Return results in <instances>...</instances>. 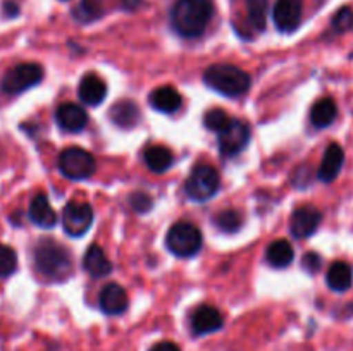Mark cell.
I'll list each match as a JSON object with an SVG mask.
<instances>
[{"instance_id": "1", "label": "cell", "mask_w": 353, "mask_h": 351, "mask_svg": "<svg viewBox=\"0 0 353 351\" xmlns=\"http://www.w3.org/2000/svg\"><path fill=\"white\" fill-rule=\"evenodd\" d=\"M214 17L212 0H176L171 9V26L185 38L205 33Z\"/></svg>"}, {"instance_id": "2", "label": "cell", "mask_w": 353, "mask_h": 351, "mask_svg": "<svg viewBox=\"0 0 353 351\" xmlns=\"http://www.w3.org/2000/svg\"><path fill=\"white\" fill-rule=\"evenodd\" d=\"M203 83L224 96H241L250 89V76L233 64H214L203 72Z\"/></svg>"}, {"instance_id": "3", "label": "cell", "mask_w": 353, "mask_h": 351, "mask_svg": "<svg viewBox=\"0 0 353 351\" xmlns=\"http://www.w3.org/2000/svg\"><path fill=\"white\" fill-rule=\"evenodd\" d=\"M34 265L45 277L62 281L72 270L69 251L54 240H41L34 248Z\"/></svg>"}, {"instance_id": "4", "label": "cell", "mask_w": 353, "mask_h": 351, "mask_svg": "<svg viewBox=\"0 0 353 351\" xmlns=\"http://www.w3.org/2000/svg\"><path fill=\"white\" fill-rule=\"evenodd\" d=\"M202 233L192 222H178L169 229L165 246L178 258H192L202 250Z\"/></svg>"}, {"instance_id": "5", "label": "cell", "mask_w": 353, "mask_h": 351, "mask_svg": "<svg viewBox=\"0 0 353 351\" xmlns=\"http://www.w3.org/2000/svg\"><path fill=\"white\" fill-rule=\"evenodd\" d=\"M221 186V176L216 167L209 164H199L192 169L185 182V191L193 202H205L212 198Z\"/></svg>"}, {"instance_id": "6", "label": "cell", "mask_w": 353, "mask_h": 351, "mask_svg": "<svg viewBox=\"0 0 353 351\" xmlns=\"http://www.w3.org/2000/svg\"><path fill=\"white\" fill-rule=\"evenodd\" d=\"M95 157L90 151H86L85 148H65L59 155V171L62 172V176H65L68 179H72V181L88 179L95 172Z\"/></svg>"}, {"instance_id": "7", "label": "cell", "mask_w": 353, "mask_h": 351, "mask_svg": "<svg viewBox=\"0 0 353 351\" xmlns=\"http://www.w3.org/2000/svg\"><path fill=\"white\" fill-rule=\"evenodd\" d=\"M43 79V67L37 62H23L7 71L2 79V92L7 95H19Z\"/></svg>"}, {"instance_id": "8", "label": "cell", "mask_w": 353, "mask_h": 351, "mask_svg": "<svg viewBox=\"0 0 353 351\" xmlns=\"http://www.w3.org/2000/svg\"><path fill=\"white\" fill-rule=\"evenodd\" d=\"M250 143V127L238 119H231L217 136V145L224 157H234L241 153Z\"/></svg>"}, {"instance_id": "9", "label": "cell", "mask_w": 353, "mask_h": 351, "mask_svg": "<svg viewBox=\"0 0 353 351\" xmlns=\"http://www.w3.org/2000/svg\"><path fill=\"white\" fill-rule=\"evenodd\" d=\"M93 224V209L88 203L71 202L62 212V226L72 237H81L88 233Z\"/></svg>"}, {"instance_id": "10", "label": "cell", "mask_w": 353, "mask_h": 351, "mask_svg": "<svg viewBox=\"0 0 353 351\" xmlns=\"http://www.w3.org/2000/svg\"><path fill=\"white\" fill-rule=\"evenodd\" d=\"M303 0H276L272 19L281 33H293L300 26Z\"/></svg>"}, {"instance_id": "11", "label": "cell", "mask_w": 353, "mask_h": 351, "mask_svg": "<svg viewBox=\"0 0 353 351\" xmlns=\"http://www.w3.org/2000/svg\"><path fill=\"white\" fill-rule=\"evenodd\" d=\"M323 222V213L319 209L312 205H303L293 212L292 220H290V229L295 237H309L319 229Z\"/></svg>"}, {"instance_id": "12", "label": "cell", "mask_w": 353, "mask_h": 351, "mask_svg": "<svg viewBox=\"0 0 353 351\" xmlns=\"http://www.w3.org/2000/svg\"><path fill=\"white\" fill-rule=\"evenodd\" d=\"M224 317L216 306L202 305L192 315V330L195 336H207L223 329Z\"/></svg>"}, {"instance_id": "13", "label": "cell", "mask_w": 353, "mask_h": 351, "mask_svg": "<svg viewBox=\"0 0 353 351\" xmlns=\"http://www.w3.org/2000/svg\"><path fill=\"white\" fill-rule=\"evenodd\" d=\"M55 120L61 129L68 131V133H79L88 124V114H86L85 107L78 105V103H62L55 110Z\"/></svg>"}, {"instance_id": "14", "label": "cell", "mask_w": 353, "mask_h": 351, "mask_svg": "<svg viewBox=\"0 0 353 351\" xmlns=\"http://www.w3.org/2000/svg\"><path fill=\"white\" fill-rule=\"evenodd\" d=\"M99 305L105 315H121V313L126 312L128 305H130L126 289L116 282H110L100 292Z\"/></svg>"}, {"instance_id": "15", "label": "cell", "mask_w": 353, "mask_h": 351, "mask_svg": "<svg viewBox=\"0 0 353 351\" xmlns=\"http://www.w3.org/2000/svg\"><path fill=\"white\" fill-rule=\"evenodd\" d=\"M78 96L85 105H100L107 96L105 81L97 74H85L81 78V81H79Z\"/></svg>"}, {"instance_id": "16", "label": "cell", "mask_w": 353, "mask_h": 351, "mask_svg": "<svg viewBox=\"0 0 353 351\" xmlns=\"http://www.w3.org/2000/svg\"><path fill=\"white\" fill-rule=\"evenodd\" d=\"M345 162V151L343 148L338 143L327 145L326 151H324L323 162H321V167L317 171V178L324 182H331L338 178L341 167H343Z\"/></svg>"}, {"instance_id": "17", "label": "cell", "mask_w": 353, "mask_h": 351, "mask_svg": "<svg viewBox=\"0 0 353 351\" xmlns=\"http://www.w3.org/2000/svg\"><path fill=\"white\" fill-rule=\"evenodd\" d=\"M28 215H30L31 222L37 224L38 227H43V229H50V227H54L57 224V213L52 209L47 195H43V193H38L31 200Z\"/></svg>"}, {"instance_id": "18", "label": "cell", "mask_w": 353, "mask_h": 351, "mask_svg": "<svg viewBox=\"0 0 353 351\" xmlns=\"http://www.w3.org/2000/svg\"><path fill=\"white\" fill-rule=\"evenodd\" d=\"M148 102H150V105L154 107L155 110H159V112L172 114L181 107L183 98L181 93H179L178 89L165 85L155 88L154 92L150 93V96H148Z\"/></svg>"}, {"instance_id": "19", "label": "cell", "mask_w": 353, "mask_h": 351, "mask_svg": "<svg viewBox=\"0 0 353 351\" xmlns=\"http://www.w3.org/2000/svg\"><path fill=\"white\" fill-rule=\"evenodd\" d=\"M83 267L92 277H105L112 272V264L99 244H92L83 258Z\"/></svg>"}, {"instance_id": "20", "label": "cell", "mask_w": 353, "mask_h": 351, "mask_svg": "<svg viewBox=\"0 0 353 351\" xmlns=\"http://www.w3.org/2000/svg\"><path fill=\"white\" fill-rule=\"evenodd\" d=\"M140 109L134 102L131 100H121V102L114 103L112 109H110L109 117L116 126L124 127V129H130V127L137 126L138 120H140Z\"/></svg>"}, {"instance_id": "21", "label": "cell", "mask_w": 353, "mask_h": 351, "mask_svg": "<svg viewBox=\"0 0 353 351\" xmlns=\"http://www.w3.org/2000/svg\"><path fill=\"white\" fill-rule=\"evenodd\" d=\"M145 164L155 174H162V172L169 171L174 164V155L169 150L168 147H162V145H154V147H148L145 150Z\"/></svg>"}, {"instance_id": "22", "label": "cell", "mask_w": 353, "mask_h": 351, "mask_svg": "<svg viewBox=\"0 0 353 351\" xmlns=\"http://www.w3.org/2000/svg\"><path fill=\"white\" fill-rule=\"evenodd\" d=\"M338 116V107L331 96H324V98L317 100L310 110V120L316 127L323 129V127L331 126Z\"/></svg>"}, {"instance_id": "23", "label": "cell", "mask_w": 353, "mask_h": 351, "mask_svg": "<svg viewBox=\"0 0 353 351\" xmlns=\"http://www.w3.org/2000/svg\"><path fill=\"white\" fill-rule=\"evenodd\" d=\"M265 258H268L269 265L274 268H286L292 265L293 258H295V250L286 240H276L272 241L265 251Z\"/></svg>"}, {"instance_id": "24", "label": "cell", "mask_w": 353, "mask_h": 351, "mask_svg": "<svg viewBox=\"0 0 353 351\" xmlns=\"http://www.w3.org/2000/svg\"><path fill=\"white\" fill-rule=\"evenodd\" d=\"M326 282L333 291L345 292L352 288L353 274L347 262H334L331 264L330 270L326 274Z\"/></svg>"}, {"instance_id": "25", "label": "cell", "mask_w": 353, "mask_h": 351, "mask_svg": "<svg viewBox=\"0 0 353 351\" xmlns=\"http://www.w3.org/2000/svg\"><path fill=\"white\" fill-rule=\"evenodd\" d=\"M107 12V0H81L72 16L79 23H92Z\"/></svg>"}, {"instance_id": "26", "label": "cell", "mask_w": 353, "mask_h": 351, "mask_svg": "<svg viewBox=\"0 0 353 351\" xmlns=\"http://www.w3.org/2000/svg\"><path fill=\"white\" fill-rule=\"evenodd\" d=\"M269 2L268 0H247V17L248 24L255 31L265 30V21H268Z\"/></svg>"}, {"instance_id": "27", "label": "cell", "mask_w": 353, "mask_h": 351, "mask_svg": "<svg viewBox=\"0 0 353 351\" xmlns=\"http://www.w3.org/2000/svg\"><path fill=\"white\" fill-rule=\"evenodd\" d=\"M214 226L223 231V233H236L243 226V217L238 210H223V212L216 213V217H214Z\"/></svg>"}, {"instance_id": "28", "label": "cell", "mask_w": 353, "mask_h": 351, "mask_svg": "<svg viewBox=\"0 0 353 351\" xmlns=\"http://www.w3.org/2000/svg\"><path fill=\"white\" fill-rule=\"evenodd\" d=\"M17 268V255L7 244L0 243V277H9Z\"/></svg>"}, {"instance_id": "29", "label": "cell", "mask_w": 353, "mask_h": 351, "mask_svg": "<svg viewBox=\"0 0 353 351\" xmlns=\"http://www.w3.org/2000/svg\"><path fill=\"white\" fill-rule=\"evenodd\" d=\"M230 116L223 109H210L203 116V124H205L207 129L216 131V133H221L230 124Z\"/></svg>"}, {"instance_id": "30", "label": "cell", "mask_w": 353, "mask_h": 351, "mask_svg": "<svg viewBox=\"0 0 353 351\" xmlns=\"http://www.w3.org/2000/svg\"><path fill=\"white\" fill-rule=\"evenodd\" d=\"M333 26L334 33H347V31L353 30V10L350 7H341L333 17Z\"/></svg>"}, {"instance_id": "31", "label": "cell", "mask_w": 353, "mask_h": 351, "mask_svg": "<svg viewBox=\"0 0 353 351\" xmlns=\"http://www.w3.org/2000/svg\"><path fill=\"white\" fill-rule=\"evenodd\" d=\"M130 203L137 212L145 213L147 210L152 209V198L143 191H137L130 196Z\"/></svg>"}, {"instance_id": "32", "label": "cell", "mask_w": 353, "mask_h": 351, "mask_svg": "<svg viewBox=\"0 0 353 351\" xmlns=\"http://www.w3.org/2000/svg\"><path fill=\"white\" fill-rule=\"evenodd\" d=\"M321 265H323V258H321L319 253H316V251H309V253L303 255L302 267L305 268L309 274H316V272H319Z\"/></svg>"}, {"instance_id": "33", "label": "cell", "mask_w": 353, "mask_h": 351, "mask_svg": "<svg viewBox=\"0 0 353 351\" xmlns=\"http://www.w3.org/2000/svg\"><path fill=\"white\" fill-rule=\"evenodd\" d=\"M148 351H181V348L172 341H161V343H155Z\"/></svg>"}, {"instance_id": "34", "label": "cell", "mask_w": 353, "mask_h": 351, "mask_svg": "<svg viewBox=\"0 0 353 351\" xmlns=\"http://www.w3.org/2000/svg\"><path fill=\"white\" fill-rule=\"evenodd\" d=\"M3 10H6V14L9 17H14V16H17V12H19V7L16 6V2H10V0H7V2H3Z\"/></svg>"}, {"instance_id": "35", "label": "cell", "mask_w": 353, "mask_h": 351, "mask_svg": "<svg viewBox=\"0 0 353 351\" xmlns=\"http://www.w3.org/2000/svg\"><path fill=\"white\" fill-rule=\"evenodd\" d=\"M138 2H140V0H123V6L126 7V9H137Z\"/></svg>"}]
</instances>
